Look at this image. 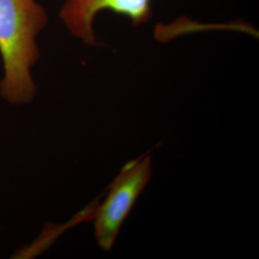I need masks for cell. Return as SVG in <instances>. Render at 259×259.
I'll return each mask as SVG.
<instances>
[{"label":"cell","instance_id":"6da1fadb","mask_svg":"<svg viewBox=\"0 0 259 259\" xmlns=\"http://www.w3.org/2000/svg\"><path fill=\"white\" fill-rule=\"evenodd\" d=\"M49 17L37 0H0V56L4 74L0 96L5 102L21 106L37 93L32 70L40 58L37 37Z\"/></svg>","mask_w":259,"mask_h":259},{"label":"cell","instance_id":"7a4b0ae2","mask_svg":"<svg viewBox=\"0 0 259 259\" xmlns=\"http://www.w3.org/2000/svg\"><path fill=\"white\" fill-rule=\"evenodd\" d=\"M151 175L152 159L145 156L129 162L112 183L106 199L94 214L95 239L104 250L112 248L123 223Z\"/></svg>","mask_w":259,"mask_h":259},{"label":"cell","instance_id":"3957f363","mask_svg":"<svg viewBox=\"0 0 259 259\" xmlns=\"http://www.w3.org/2000/svg\"><path fill=\"white\" fill-rule=\"evenodd\" d=\"M153 0H65L59 11L63 25L88 47L98 46L95 20L103 12L126 18L134 27L145 25L153 17Z\"/></svg>","mask_w":259,"mask_h":259}]
</instances>
